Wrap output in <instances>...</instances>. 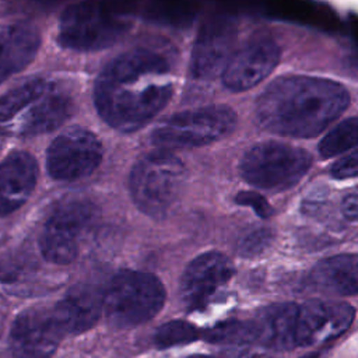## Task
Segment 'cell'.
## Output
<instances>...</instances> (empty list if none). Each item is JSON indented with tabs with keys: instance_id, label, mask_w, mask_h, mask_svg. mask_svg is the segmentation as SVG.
<instances>
[{
	"instance_id": "d6986e66",
	"label": "cell",
	"mask_w": 358,
	"mask_h": 358,
	"mask_svg": "<svg viewBox=\"0 0 358 358\" xmlns=\"http://www.w3.org/2000/svg\"><path fill=\"white\" fill-rule=\"evenodd\" d=\"M298 308L292 302L273 303L263 308L253 320L257 330V344L274 351L295 348Z\"/></svg>"
},
{
	"instance_id": "4316f807",
	"label": "cell",
	"mask_w": 358,
	"mask_h": 358,
	"mask_svg": "<svg viewBox=\"0 0 358 358\" xmlns=\"http://www.w3.org/2000/svg\"><path fill=\"white\" fill-rule=\"evenodd\" d=\"M341 213L350 221H358V192L348 193L341 201Z\"/></svg>"
},
{
	"instance_id": "5bb4252c",
	"label": "cell",
	"mask_w": 358,
	"mask_h": 358,
	"mask_svg": "<svg viewBox=\"0 0 358 358\" xmlns=\"http://www.w3.org/2000/svg\"><path fill=\"white\" fill-rule=\"evenodd\" d=\"M234 274L231 260L220 252L197 256L185 270L180 281V299L189 309L200 308Z\"/></svg>"
},
{
	"instance_id": "ba28073f",
	"label": "cell",
	"mask_w": 358,
	"mask_h": 358,
	"mask_svg": "<svg viewBox=\"0 0 358 358\" xmlns=\"http://www.w3.org/2000/svg\"><path fill=\"white\" fill-rule=\"evenodd\" d=\"M127 29V24L102 10L95 3H77L60 17L57 39L64 48L78 52L112 46Z\"/></svg>"
},
{
	"instance_id": "83f0119b",
	"label": "cell",
	"mask_w": 358,
	"mask_h": 358,
	"mask_svg": "<svg viewBox=\"0 0 358 358\" xmlns=\"http://www.w3.org/2000/svg\"><path fill=\"white\" fill-rule=\"evenodd\" d=\"M235 358H275L270 354H264V352H259V351H255V350H250V348H238L236 350V354H234Z\"/></svg>"
},
{
	"instance_id": "3957f363",
	"label": "cell",
	"mask_w": 358,
	"mask_h": 358,
	"mask_svg": "<svg viewBox=\"0 0 358 358\" xmlns=\"http://www.w3.org/2000/svg\"><path fill=\"white\" fill-rule=\"evenodd\" d=\"M74 94L63 83L25 78L0 95V134L32 137L62 126L74 112Z\"/></svg>"
},
{
	"instance_id": "277c9868",
	"label": "cell",
	"mask_w": 358,
	"mask_h": 358,
	"mask_svg": "<svg viewBox=\"0 0 358 358\" xmlns=\"http://www.w3.org/2000/svg\"><path fill=\"white\" fill-rule=\"evenodd\" d=\"M185 179L182 161L168 150L141 157L130 173V193L137 207L151 217H164L179 197Z\"/></svg>"
},
{
	"instance_id": "7a4b0ae2",
	"label": "cell",
	"mask_w": 358,
	"mask_h": 358,
	"mask_svg": "<svg viewBox=\"0 0 358 358\" xmlns=\"http://www.w3.org/2000/svg\"><path fill=\"white\" fill-rule=\"evenodd\" d=\"M350 105L344 85L329 78L282 76L256 102L257 124L270 133L309 138L329 127Z\"/></svg>"
},
{
	"instance_id": "8fae6325",
	"label": "cell",
	"mask_w": 358,
	"mask_h": 358,
	"mask_svg": "<svg viewBox=\"0 0 358 358\" xmlns=\"http://www.w3.org/2000/svg\"><path fill=\"white\" fill-rule=\"evenodd\" d=\"M64 334L53 308L35 306L15 317L10 345L17 358H50Z\"/></svg>"
},
{
	"instance_id": "9c48e42d",
	"label": "cell",
	"mask_w": 358,
	"mask_h": 358,
	"mask_svg": "<svg viewBox=\"0 0 358 358\" xmlns=\"http://www.w3.org/2000/svg\"><path fill=\"white\" fill-rule=\"evenodd\" d=\"M95 220V207L85 199H67L50 214L41 235L42 256L56 264H69L78 253L80 239Z\"/></svg>"
},
{
	"instance_id": "f546056e",
	"label": "cell",
	"mask_w": 358,
	"mask_h": 358,
	"mask_svg": "<svg viewBox=\"0 0 358 358\" xmlns=\"http://www.w3.org/2000/svg\"><path fill=\"white\" fill-rule=\"evenodd\" d=\"M0 150H1V140H0Z\"/></svg>"
},
{
	"instance_id": "cb8c5ba5",
	"label": "cell",
	"mask_w": 358,
	"mask_h": 358,
	"mask_svg": "<svg viewBox=\"0 0 358 358\" xmlns=\"http://www.w3.org/2000/svg\"><path fill=\"white\" fill-rule=\"evenodd\" d=\"M274 234L268 228H260L248 234L239 243V253L246 257H253L263 253L273 242Z\"/></svg>"
},
{
	"instance_id": "30bf717a",
	"label": "cell",
	"mask_w": 358,
	"mask_h": 358,
	"mask_svg": "<svg viewBox=\"0 0 358 358\" xmlns=\"http://www.w3.org/2000/svg\"><path fill=\"white\" fill-rule=\"evenodd\" d=\"M102 155V143L92 131L71 127L50 143L46 152V168L53 179L77 180L95 171Z\"/></svg>"
},
{
	"instance_id": "603a6c76",
	"label": "cell",
	"mask_w": 358,
	"mask_h": 358,
	"mask_svg": "<svg viewBox=\"0 0 358 358\" xmlns=\"http://www.w3.org/2000/svg\"><path fill=\"white\" fill-rule=\"evenodd\" d=\"M199 330L183 320L168 322L158 329L154 336V343L159 348H166L179 344H187L199 337Z\"/></svg>"
},
{
	"instance_id": "ffe728a7",
	"label": "cell",
	"mask_w": 358,
	"mask_h": 358,
	"mask_svg": "<svg viewBox=\"0 0 358 358\" xmlns=\"http://www.w3.org/2000/svg\"><path fill=\"white\" fill-rule=\"evenodd\" d=\"M316 289L336 295H358V255H336L320 260L309 274Z\"/></svg>"
},
{
	"instance_id": "5b68a950",
	"label": "cell",
	"mask_w": 358,
	"mask_h": 358,
	"mask_svg": "<svg viewBox=\"0 0 358 358\" xmlns=\"http://www.w3.org/2000/svg\"><path fill=\"white\" fill-rule=\"evenodd\" d=\"M310 165L312 157L306 150L280 141H263L243 154L239 172L252 186L278 192L295 186Z\"/></svg>"
},
{
	"instance_id": "8992f818",
	"label": "cell",
	"mask_w": 358,
	"mask_h": 358,
	"mask_svg": "<svg viewBox=\"0 0 358 358\" xmlns=\"http://www.w3.org/2000/svg\"><path fill=\"white\" fill-rule=\"evenodd\" d=\"M165 302L162 282L150 273L123 270L103 295V310L116 327H133L154 317Z\"/></svg>"
},
{
	"instance_id": "44dd1931",
	"label": "cell",
	"mask_w": 358,
	"mask_h": 358,
	"mask_svg": "<svg viewBox=\"0 0 358 358\" xmlns=\"http://www.w3.org/2000/svg\"><path fill=\"white\" fill-rule=\"evenodd\" d=\"M355 147H358V117H348L324 134L317 150L322 158H333Z\"/></svg>"
},
{
	"instance_id": "2e32d148",
	"label": "cell",
	"mask_w": 358,
	"mask_h": 358,
	"mask_svg": "<svg viewBox=\"0 0 358 358\" xmlns=\"http://www.w3.org/2000/svg\"><path fill=\"white\" fill-rule=\"evenodd\" d=\"M39 48L41 34L31 22H0V84L22 71Z\"/></svg>"
},
{
	"instance_id": "ac0fdd59",
	"label": "cell",
	"mask_w": 358,
	"mask_h": 358,
	"mask_svg": "<svg viewBox=\"0 0 358 358\" xmlns=\"http://www.w3.org/2000/svg\"><path fill=\"white\" fill-rule=\"evenodd\" d=\"M67 333H83L91 329L103 309V295L94 285H76L53 308Z\"/></svg>"
},
{
	"instance_id": "484cf974",
	"label": "cell",
	"mask_w": 358,
	"mask_h": 358,
	"mask_svg": "<svg viewBox=\"0 0 358 358\" xmlns=\"http://www.w3.org/2000/svg\"><path fill=\"white\" fill-rule=\"evenodd\" d=\"M236 203L242 206H249L262 218H270L273 215V208L270 203L256 192H241L236 196Z\"/></svg>"
},
{
	"instance_id": "7402d4cb",
	"label": "cell",
	"mask_w": 358,
	"mask_h": 358,
	"mask_svg": "<svg viewBox=\"0 0 358 358\" xmlns=\"http://www.w3.org/2000/svg\"><path fill=\"white\" fill-rule=\"evenodd\" d=\"M206 340L241 347L257 343V330L253 320H228L210 329L206 333Z\"/></svg>"
},
{
	"instance_id": "9a60e30c",
	"label": "cell",
	"mask_w": 358,
	"mask_h": 358,
	"mask_svg": "<svg viewBox=\"0 0 358 358\" xmlns=\"http://www.w3.org/2000/svg\"><path fill=\"white\" fill-rule=\"evenodd\" d=\"M234 24L224 18H215L204 24L194 42L190 71L196 78H211L222 73L235 42Z\"/></svg>"
},
{
	"instance_id": "d4e9b609",
	"label": "cell",
	"mask_w": 358,
	"mask_h": 358,
	"mask_svg": "<svg viewBox=\"0 0 358 358\" xmlns=\"http://www.w3.org/2000/svg\"><path fill=\"white\" fill-rule=\"evenodd\" d=\"M330 173L336 179H348L358 176V150L350 151L344 157L337 159L331 165Z\"/></svg>"
},
{
	"instance_id": "7c38bea8",
	"label": "cell",
	"mask_w": 358,
	"mask_h": 358,
	"mask_svg": "<svg viewBox=\"0 0 358 358\" xmlns=\"http://www.w3.org/2000/svg\"><path fill=\"white\" fill-rule=\"evenodd\" d=\"M280 46L270 36H253L229 56L221 77L227 90L241 92L262 83L280 62Z\"/></svg>"
},
{
	"instance_id": "6da1fadb",
	"label": "cell",
	"mask_w": 358,
	"mask_h": 358,
	"mask_svg": "<svg viewBox=\"0 0 358 358\" xmlns=\"http://www.w3.org/2000/svg\"><path fill=\"white\" fill-rule=\"evenodd\" d=\"M94 106L110 127L130 133L148 124L171 101L173 77L169 60L134 48L112 57L94 83Z\"/></svg>"
},
{
	"instance_id": "f1b7e54d",
	"label": "cell",
	"mask_w": 358,
	"mask_h": 358,
	"mask_svg": "<svg viewBox=\"0 0 358 358\" xmlns=\"http://www.w3.org/2000/svg\"><path fill=\"white\" fill-rule=\"evenodd\" d=\"M189 358H215V357H210V355H192Z\"/></svg>"
},
{
	"instance_id": "52a82bcc",
	"label": "cell",
	"mask_w": 358,
	"mask_h": 358,
	"mask_svg": "<svg viewBox=\"0 0 358 358\" xmlns=\"http://www.w3.org/2000/svg\"><path fill=\"white\" fill-rule=\"evenodd\" d=\"M238 123L236 113L227 105H208L178 112L151 133L155 145L169 148L201 147L229 136Z\"/></svg>"
},
{
	"instance_id": "4fadbf2b",
	"label": "cell",
	"mask_w": 358,
	"mask_h": 358,
	"mask_svg": "<svg viewBox=\"0 0 358 358\" xmlns=\"http://www.w3.org/2000/svg\"><path fill=\"white\" fill-rule=\"evenodd\" d=\"M355 310L341 301L312 299L298 308L296 347H313L343 334L352 323Z\"/></svg>"
},
{
	"instance_id": "e0dca14e",
	"label": "cell",
	"mask_w": 358,
	"mask_h": 358,
	"mask_svg": "<svg viewBox=\"0 0 358 358\" xmlns=\"http://www.w3.org/2000/svg\"><path fill=\"white\" fill-rule=\"evenodd\" d=\"M38 179L35 158L25 151L10 152L0 162V215L22 206L31 196Z\"/></svg>"
}]
</instances>
